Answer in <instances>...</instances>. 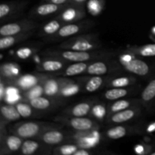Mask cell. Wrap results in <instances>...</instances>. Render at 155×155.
Returning a JSON list of instances; mask_svg holds the SVG:
<instances>
[{
    "mask_svg": "<svg viewBox=\"0 0 155 155\" xmlns=\"http://www.w3.org/2000/svg\"><path fill=\"white\" fill-rule=\"evenodd\" d=\"M43 56L54 57L68 62H86L116 58L118 52L113 49H99L95 51H74L61 48H50L42 51Z\"/></svg>",
    "mask_w": 155,
    "mask_h": 155,
    "instance_id": "obj_1",
    "label": "cell"
},
{
    "mask_svg": "<svg viewBox=\"0 0 155 155\" xmlns=\"http://www.w3.org/2000/svg\"><path fill=\"white\" fill-rule=\"evenodd\" d=\"M116 59L124 71L136 77L149 79L155 73V64L146 61L128 51H123V52L118 53Z\"/></svg>",
    "mask_w": 155,
    "mask_h": 155,
    "instance_id": "obj_2",
    "label": "cell"
},
{
    "mask_svg": "<svg viewBox=\"0 0 155 155\" xmlns=\"http://www.w3.org/2000/svg\"><path fill=\"white\" fill-rule=\"evenodd\" d=\"M57 48L82 51H95L102 49L103 44L97 33H82L61 42Z\"/></svg>",
    "mask_w": 155,
    "mask_h": 155,
    "instance_id": "obj_3",
    "label": "cell"
},
{
    "mask_svg": "<svg viewBox=\"0 0 155 155\" xmlns=\"http://www.w3.org/2000/svg\"><path fill=\"white\" fill-rule=\"evenodd\" d=\"M63 125L57 122L43 121H23L15 124L11 128V133H15L24 139H37L45 130L51 128H62Z\"/></svg>",
    "mask_w": 155,
    "mask_h": 155,
    "instance_id": "obj_4",
    "label": "cell"
},
{
    "mask_svg": "<svg viewBox=\"0 0 155 155\" xmlns=\"http://www.w3.org/2000/svg\"><path fill=\"white\" fill-rule=\"evenodd\" d=\"M94 26V21L89 19H83L77 22L65 24L55 34L44 38L43 40L45 42H63L69 38L85 33L92 29Z\"/></svg>",
    "mask_w": 155,
    "mask_h": 155,
    "instance_id": "obj_5",
    "label": "cell"
},
{
    "mask_svg": "<svg viewBox=\"0 0 155 155\" xmlns=\"http://www.w3.org/2000/svg\"><path fill=\"white\" fill-rule=\"evenodd\" d=\"M54 122L69 127L74 131L88 132L100 130L99 122L89 117H72L67 115H59L54 118Z\"/></svg>",
    "mask_w": 155,
    "mask_h": 155,
    "instance_id": "obj_6",
    "label": "cell"
},
{
    "mask_svg": "<svg viewBox=\"0 0 155 155\" xmlns=\"http://www.w3.org/2000/svg\"><path fill=\"white\" fill-rule=\"evenodd\" d=\"M123 71L124 69L120 64L114 58L91 61L85 75L107 76Z\"/></svg>",
    "mask_w": 155,
    "mask_h": 155,
    "instance_id": "obj_7",
    "label": "cell"
},
{
    "mask_svg": "<svg viewBox=\"0 0 155 155\" xmlns=\"http://www.w3.org/2000/svg\"><path fill=\"white\" fill-rule=\"evenodd\" d=\"M24 140L15 133H8L6 124H0V155L18 152Z\"/></svg>",
    "mask_w": 155,
    "mask_h": 155,
    "instance_id": "obj_8",
    "label": "cell"
},
{
    "mask_svg": "<svg viewBox=\"0 0 155 155\" xmlns=\"http://www.w3.org/2000/svg\"><path fill=\"white\" fill-rule=\"evenodd\" d=\"M39 28V24L32 18H25L14 22L6 23L0 27V36H5L20 34L36 30Z\"/></svg>",
    "mask_w": 155,
    "mask_h": 155,
    "instance_id": "obj_9",
    "label": "cell"
},
{
    "mask_svg": "<svg viewBox=\"0 0 155 155\" xmlns=\"http://www.w3.org/2000/svg\"><path fill=\"white\" fill-rule=\"evenodd\" d=\"M70 142L75 143L82 148H94L100 143L101 134L99 130L88 132H69Z\"/></svg>",
    "mask_w": 155,
    "mask_h": 155,
    "instance_id": "obj_10",
    "label": "cell"
},
{
    "mask_svg": "<svg viewBox=\"0 0 155 155\" xmlns=\"http://www.w3.org/2000/svg\"><path fill=\"white\" fill-rule=\"evenodd\" d=\"M37 139L48 146H57L69 142L70 134L61 128H51L44 131Z\"/></svg>",
    "mask_w": 155,
    "mask_h": 155,
    "instance_id": "obj_11",
    "label": "cell"
},
{
    "mask_svg": "<svg viewBox=\"0 0 155 155\" xmlns=\"http://www.w3.org/2000/svg\"><path fill=\"white\" fill-rule=\"evenodd\" d=\"M30 105L40 113L51 111L54 109L64 104L63 98H57V97H50L42 95L40 96L36 97L34 98L28 100Z\"/></svg>",
    "mask_w": 155,
    "mask_h": 155,
    "instance_id": "obj_12",
    "label": "cell"
},
{
    "mask_svg": "<svg viewBox=\"0 0 155 155\" xmlns=\"http://www.w3.org/2000/svg\"><path fill=\"white\" fill-rule=\"evenodd\" d=\"M86 15L85 5L69 4L65 6L55 17L64 24H69L82 21L85 18Z\"/></svg>",
    "mask_w": 155,
    "mask_h": 155,
    "instance_id": "obj_13",
    "label": "cell"
},
{
    "mask_svg": "<svg viewBox=\"0 0 155 155\" xmlns=\"http://www.w3.org/2000/svg\"><path fill=\"white\" fill-rule=\"evenodd\" d=\"M27 3L25 1H12L2 3L0 5V20L2 22L22 15Z\"/></svg>",
    "mask_w": 155,
    "mask_h": 155,
    "instance_id": "obj_14",
    "label": "cell"
},
{
    "mask_svg": "<svg viewBox=\"0 0 155 155\" xmlns=\"http://www.w3.org/2000/svg\"><path fill=\"white\" fill-rule=\"evenodd\" d=\"M142 105L136 106V107H132L121 110V111L117 112L107 117L106 121L107 124L110 125L125 124L139 117V115L142 113Z\"/></svg>",
    "mask_w": 155,
    "mask_h": 155,
    "instance_id": "obj_15",
    "label": "cell"
},
{
    "mask_svg": "<svg viewBox=\"0 0 155 155\" xmlns=\"http://www.w3.org/2000/svg\"><path fill=\"white\" fill-rule=\"evenodd\" d=\"M68 63L69 62L57 58L44 56V58L37 64L36 70L39 73L54 74L62 71Z\"/></svg>",
    "mask_w": 155,
    "mask_h": 155,
    "instance_id": "obj_16",
    "label": "cell"
},
{
    "mask_svg": "<svg viewBox=\"0 0 155 155\" xmlns=\"http://www.w3.org/2000/svg\"><path fill=\"white\" fill-rule=\"evenodd\" d=\"M51 146L42 143L38 139H24L19 152L24 155H34L39 154H51Z\"/></svg>",
    "mask_w": 155,
    "mask_h": 155,
    "instance_id": "obj_17",
    "label": "cell"
},
{
    "mask_svg": "<svg viewBox=\"0 0 155 155\" xmlns=\"http://www.w3.org/2000/svg\"><path fill=\"white\" fill-rule=\"evenodd\" d=\"M67 5L54 4L51 2H43L41 4L35 6L30 12V18H42L57 15Z\"/></svg>",
    "mask_w": 155,
    "mask_h": 155,
    "instance_id": "obj_18",
    "label": "cell"
},
{
    "mask_svg": "<svg viewBox=\"0 0 155 155\" xmlns=\"http://www.w3.org/2000/svg\"><path fill=\"white\" fill-rule=\"evenodd\" d=\"M120 72L109 75L107 84H106V89L107 88L129 87V86H134L137 83V78L136 76L130 73L121 74Z\"/></svg>",
    "mask_w": 155,
    "mask_h": 155,
    "instance_id": "obj_19",
    "label": "cell"
},
{
    "mask_svg": "<svg viewBox=\"0 0 155 155\" xmlns=\"http://www.w3.org/2000/svg\"><path fill=\"white\" fill-rule=\"evenodd\" d=\"M140 88V86L136 84L134 86H129V87L107 88V89L103 92L102 97L104 99L107 101H116V100L124 98L125 97L130 96L133 94L137 93L141 90Z\"/></svg>",
    "mask_w": 155,
    "mask_h": 155,
    "instance_id": "obj_20",
    "label": "cell"
},
{
    "mask_svg": "<svg viewBox=\"0 0 155 155\" xmlns=\"http://www.w3.org/2000/svg\"><path fill=\"white\" fill-rule=\"evenodd\" d=\"M109 75L107 76H89L83 75L81 77L83 83V92L87 93L95 92L103 88L106 87L107 79Z\"/></svg>",
    "mask_w": 155,
    "mask_h": 155,
    "instance_id": "obj_21",
    "label": "cell"
},
{
    "mask_svg": "<svg viewBox=\"0 0 155 155\" xmlns=\"http://www.w3.org/2000/svg\"><path fill=\"white\" fill-rule=\"evenodd\" d=\"M141 104L147 110H151L155 106V73L149 78L145 87L141 91Z\"/></svg>",
    "mask_w": 155,
    "mask_h": 155,
    "instance_id": "obj_22",
    "label": "cell"
},
{
    "mask_svg": "<svg viewBox=\"0 0 155 155\" xmlns=\"http://www.w3.org/2000/svg\"><path fill=\"white\" fill-rule=\"evenodd\" d=\"M91 61L86 62H69L62 71L55 73L53 75L71 78L77 76L85 75Z\"/></svg>",
    "mask_w": 155,
    "mask_h": 155,
    "instance_id": "obj_23",
    "label": "cell"
},
{
    "mask_svg": "<svg viewBox=\"0 0 155 155\" xmlns=\"http://www.w3.org/2000/svg\"><path fill=\"white\" fill-rule=\"evenodd\" d=\"M139 133V130H137L135 127L127 126V124H116L106 130L105 136L108 139L117 140L124 138L125 136Z\"/></svg>",
    "mask_w": 155,
    "mask_h": 155,
    "instance_id": "obj_24",
    "label": "cell"
},
{
    "mask_svg": "<svg viewBox=\"0 0 155 155\" xmlns=\"http://www.w3.org/2000/svg\"><path fill=\"white\" fill-rule=\"evenodd\" d=\"M95 100H87L78 102L64 109L62 114L67 116L72 117H87L89 116L91 109L93 106Z\"/></svg>",
    "mask_w": 155,
    "mask_h": 155,
    "instance_id": "obj_25",
    "label": "cell"
},
{
    "mask_svg": "<svg viewBox=\"0 0 155 155\" xmlns=\"http://www.w3.org/2000/svg\"><path fill=\"white\" fill-rule=\"evenodd\" d=\"M21 75V68L14 62H6L0 67V77L2 80L8 84H12L13 82Z\"/></svg>",
    "mask_w": 155,
    "mask_h": 155,
    "instance_id": "obj_26",
    "label": "cell"
},
{
    "mask_svg": "<svg viewBox=\"0 0 155 155\" xmlns=\"http://www.w3.org/2000/svg\"><path fill=\"white\" fill-rule=\"evenodd\" d=\"M42 77V73H37L36 74H24L20 75L12 85H15L19 88L22 92L29 90L37 85L41 81Z\"/></svg>",
    "mask_w": 155,
    "mask_h": 155,
    "instance_id": "obj_27",
    "label": "cell"
},
{
    "mask_svg": "<svg viewBox=\"0 0 155 155\" xmlns=\"http://www.w3.org/2000/svg\"><path fill=\"white\" fill-rule=\"evenodd\" d=\"M35 32L36 30H32V31L27 32V33H20V34L1 36L0 38V49L3 51V50L15 46L17 44L27 40L31 36H33V34H35Z\"/></svg>",
    "mask_w": 155,
    "mask_h": 155,
    "instance_id": "obj_28",
    "label": "cell"
},
{
    "mask_svg": "<svg viewBox=\"0 0 155 155\" xmlns=\"http://www.w3.org/2000/svg\"><path fill=\"white\" fill-rule=\"evenodd\" d=\"M0 111H1V120L0 123L5 124H8L10 123L15 122L21 119L18 109L15 104H8V103L1 101L0 106Z\"/></svg>",
    "mask_w": 155,
    "mask_h": 155,
    "instance_id": "obj_29",
    "label": "cell"
},
{
    "mask_svg": "<svg viewBox=\"0 0 155 155\" xmlns=\"http://www.w3.org/2000/svg\"><path fill=\"white\" fill-rule=\"evenodd\" d=\"M81 91H83V83H82L81 78L79 79L77 81H74L68 77H66V80L62 85V87L59 92L58 98L63 99L69 98L73 95H77Z\"/></svg>",
    "mask_w": 155,
    "mask_h": 155,
    "instance_id": "obj_30",
    "label": "cell"
},
{
    "mask_svg": "<svg viewBox=\"0 0 155 155\" xmlns=\"http://www.w3.org/2000/svg\"><path fill=\"white\" fill-rule=\"evenodd\" d=\"M139 105H142V104H141L140 99H137V98H120L116 101H113L110 104L107 105V109H108L107 117L117 112Z\"/></svg>",
    "mask_w": 155,
    "mask_h": 155,
    "instance_id": "obj_31",
    "label": "cell"
},
{
    "mask_svg": "<svg viewBox=\"0 0 155 155\" xmlns=\"http://www.w3.org/2000/svg\"><path fill=\"white\" fill-rule=\"evenodd\" d=\"M64 24H65L63 21L55 17L54 19L48 21L45 24H43L39 27L37 36L42 39L52 36V35L55 34Z\"/></svg>",
    "mask_w": 155,
    "mask_h": 155,
    "instance_id": "obj_32",
    "label": "cell"
},
{
    "mask_svg": "<svg viewBox=\"0 0 155 155\" xmlns=\"http://www.w3.org/2000/svg\"><path fill=\"white\" fill-rule=\"evenodd\" d=\"M124 51L141 58L155 57V43L143 45H131L127 47Z\"/></svg>",
    "mask_w": 155,
    "mask_h": 155,
    "instance_id": "obj_33",
    "label": "cell"
},
{
    "mask_svg": "<svg viewBox=\"0 0 155 155\" xmlns=\"http://www.w3.org/2000/svg\"><path fill=\"white\" fill-rule=\"evenodd\" d=\"M107 114H108L107 106L104 103L95 101L91 109L89 117L93 118L98 122L101 123L107 119Z\"/></svg>",
    "mask_w": 155,
    "mask_h": 155,
    "instance_id": "obj_34",
    "label": "cell"
},
{
    "mask_svg": "<svg viewBox=\"0 0 155 155\" xmlns=\"http://www.w3.org/2000/svg\"><path fill=\"white\" fill-rule=\"evenodd\" d=\"M17 109H18V112H19L20 115L21 117L24 119H30V118L36 117H39L40 112L37 111L35 110L30 103L27 101H18L17 104H15Z\"/></svg>",
    "mask_w": 155,
    "mask_h": 155,
    "instance_id": "obj_35",
    "label": "cell"
},
{
    "mask_svg": "<svg viewBox=\"0 0 155 155\" xmlns=\"http://www.w3.org/2000/svg\"><path fill=\"white\" fill-rule=\"evenodd\" d=\"M80 148L77 144L68 142L54 146L51 154L54 155H74L77 150Z\"/></svg>",
    "mask_w": 155,
    "mask_h": 155,
    "instance_id": "obj_36",
    "label": "cell"
},
{
    "mask_svg": "<svg viewBox=\"0 0 155 155\" xmlns=\"http://www.w3.org/2000/svg\"><path fill=\"white\" fill-rule=\"evenodd\" d=\"M42 75H43V74H42ZM44 95V91L43 86H42V79H41V81L37 85L32 87L29 90L25 91V92H22V96L24 101H28V100H30L32 98H34L36 97L40 96V95Z\"/></svg>",
    "mask_w": 155,
    "mask_h": 155,
    "instance_id": "obj_37",
    "label": "cell"
},
{
    "mask_svg": "<svg viewBox=\"0 0 155 155\" xmlns=\"http://www.w3.org/2000/svg\"><path fill=\"white\" fill-rule=\"evenodd\" d=\"M37 51L38 48L36 46H24L18 48L15 51V55L17 58L25 60L31 58Z\"/></svg>",
    "mask_w": 155,
    "mask_h": 155,
    "instance_id": "obj_38",
    "label": "cell"
},
{
    "mask_svg": "<svg viewBox=\"0 0 155 155\" xmlns=\"http://www.w3.org/2000/svg\"><path fill=\"white\" fill-rule=\"evenodd\" d=\"M104 7V0H89L87 3V8L93 16L99 15Z\"/></svg>",
    "mask_w": 155,
    "mask_h": 155,
    "instance_id": "obj_39",
    "label": "cell"
},
{
    "mask_svg": "<svg viewBox=\"0 0 155 155\" xmlns=\"http://www.w3.org/2000/svg\"><path fill=\"white\" fill-rule=\"evenodd\" d=\"M153 145L151 144H138L134 147V151L136 154L139 155H145L149 154L152 151Z\"/></svg>",
    "mask_w": 155,
    "mask_h": 155,
    "instance_id": "obj_40",
    "label": "cell"
},
{
    "mask_svg": "<svg viewBox=\"0 0 155 155\" xmlns=\"http://www.w3.org/2000/svg\"><path fill=\"white\" fill-rule=\"evenodd\" d=\"M43 2L54 3V4L61 5H68L71 4V0H43Z\"/></svg>",
    "mask_w": 155,
    "mask_h": 155,
    "instance_id": "obj_41",
    "label": "cell"
},
{
    "mask_svg": "<svg viewBox=\"0 0 155 155\" xmlns=\"http://www.w3.org/2000/svg\"><path fill=\"white\" fill-rule=\"evenodd\" d=\"M144 132L146 133H149V134H151V133H155V121L148 124V125L145 127V131Z\"/></svg>",
    "mask_w": 155,
    "mask_h": 155,
    "instance_id": "obj_42",
    "label": "cell"
},
{
    "mask_svg": "<svg viewBox=\"0 0 155 155\" xmlns=\"http://www.w3.org/2000/svg\"><path fill=\"white\" fill-rule=\"evenodd\" d=\"M86 0H71V4L77 5H85Z\"/></svg>",
    "mask_w": 155,
    "mask_h": 155,
    "instance_id": "obj_43",
    "label": "cell"
},
{
    "mask_svg": "<svg viewBox=\"0 0 155 155\" xmlns=\"http://www.w3.org/2000/svg\"><path fill=\"white\" fill-rule=\"evenodd\" d=\"M152 145H153V149H152V151L151 152V154H150V155H155V141L153 142Z\"/></svg>",
    "mask_w": 155,
    "mask_h": 155,
    "instance_id": "obj_44",
    "label": "cell"
},
{
    "mask_svg": "<svg viewBox=\"0 0 155 155\" xmlns=\"http://www.w3.org/2000/svg\"><path fill=\"white\" fill-rule=\"evenodd\" d=\"M151 32H152V33H153V34L155 35V27H153V29H152V31H151Z\"/></svg>",
    "mask_w": 155,
    "mask_h": 155,
    "instance_id": "obj_45",
    "label": "cell"
}]
</instances>
